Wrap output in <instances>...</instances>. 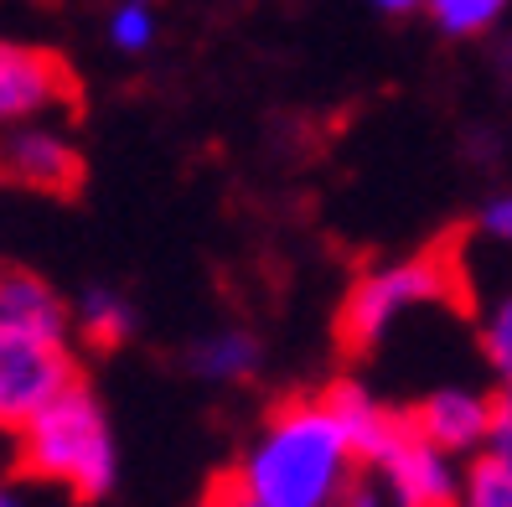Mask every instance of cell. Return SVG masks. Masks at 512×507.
<instances>
[{"label": "cell", "mask_w": 512, "mask_h": 507, "mask_svg": "<svg viewBox=\"0 0 512 507\" xmlns=\"http://www.w3.org/2000/svg\"><path fill=\"white\" fill-rule=\"evenodd\" d=\"M476 228L487 233L492 244L512 249V187H507V192H497V197H487V207L476 213Z\"/></svg>", "instance_id": "e0dca14e"}, {"label": "cell", "mask_w": 512, "mask_h": 507, "mask_svg": "<svg viewBox=\"0 0 512 507\" xmlns=\"http://www.w3.org/2000/svg\"><path fill=\"white\" fill-rule=\"evenodd\" d=\"M476 342H481V357L487 368L497 373L502 389H512V285L497 290L487 311H481V326H476Z\"/></svg>", "instance_id": "9a60e30c"}, {"label": "cell", "mask_w": 512, "mask_h": 507, "mask_svg": "<svg viewBox=\"0 0 512 507\" xmlns=\"http://www.w3.org/2000/svg\"><path fill=\"white\" fill-rule=\"evenodd\" d=\"M104 37L114 52H125V57H140L156 47L161 37V11H156V0H114L109 16H104Z\"/></svg>", "instance_id": "5bb4252c"}, {"label": "cell", "mask_w": 512, "mask_h": 507, "mask_svg": "<svg viewBox=\"0 0 512 507\" xmlns=\"http://www.w3.org/2000/svg\"><path fill=\"white\" fill-rule=\"evenodd\" d=\"M21 445V466L47 487H63L73 497H109V487L119 482V445H114V425L104 404L73 383V389L47 404L32 425L16 435Z\"/></svg>", "instance_id": "7a4b0ae2"}, {"label": "cell", "mask_w": 512, "mask_h": 507, "mask_svg": "<svg viewBox=\"0 0 512 507\" xmlns=\"http://www.w3.org/2000/svg\"><path fill=\"white\" fill-rule=\"evenodd\" d=\"M363 476V456L347 440L331 399L321 394L290 399L269 414L244 445L228 482L269 507H342Z\"/></svg>", "instance_id": "6da1fadb"}, {"label": "cell", "mask_w": 512, "mask_h": 507, "mask_svg": "<svg viewBox=\"0 0 512 507\" xmlns=\"http://www.w3.org/2000/svg\"><path fill=\"white\" fill-rule=\"evenodd\" d=\"M0 316L16 326H32V332L73 337V306L32 270H6V280H0Z\"/></svg>", "instance_id": "8fae6325"}, {"label": "cell", "mask_w": 512, "mask_h": 507, "mask_svg": "<svg viewBox=\"0 0 512 507\" xmlns=\"http://www.w3.org/2000/svg\"><path fill=\"white\" fill-rule=\"evenodd\" d=\"M492 420H497V394H481L471 383H440L414 404L409 430L425 435L456 461H476L492 445Z\"/></svg>", "instance_id": "5b68a950"}, {"label": "cell", "mask_w": 512, "mask_h": 507, "mask_svg": "<svg viewBox=\"0 0 512 507\" xmlns=\"http://www.w3.org/2000/svg\"><path fill=\"white\" fill-rule=\"evenodd\" d=\"M78 145L57 119H26L16 130H0V176L26 192H68L78 182Z\"/></svg>", "instance_id": "ba28073f"}, {"label": "cell", "mask_w": 512, "mask_h": 507, "mask_svg": "<svg viewBox=\"0 0 512 507\" xmlns=\"http://www.w3.org/2000/svg\"><path fill=\"white\" fill-rule=\"evenodd\" d=\"M187 368L192 378L213 383V389H238V383H254L264 368V342L249 326H213L187 347Z\"/></svg>", "instance_id": "30bf717a"}, {"label": "cell", "mask_w": 512, "mask_h": 507, "mask_svg": "<svg viewBox=\"0 0 512 507\" xmlns=\"http://www.w3.org/2000/svg\"><path fill=\"white\" fill-rule=\"evenodd\" d=\"M512 11V0H430L425 16L440 37L450 42H481V37H492L497 26L507 21Z\"/></svg>", "instance_id": "4fadbf2b"}, {"label": "cell", "mask_w": 512, "mask_h": 507, "mask_svg": "<svg viewBox=\"0 0 512 507\" xmlns=\"http://www.w3.org/2000/svg\"><path fill=\"white\" fill-rule=\"evenodd\" d=\"M373 11H383V16H414V11H425L430 0H368Z\"/></svg>", "instance_id": "ffe728a7"}, {"label": "cell", "mask_w": 512, "mask_h": 507, "mask_svg": "<svg viewBox=\"0 0 512 507\" xmlns=\"http://www.w3.org/2000/svg\"><path fill=\"white\" fill-rule=\"evenodd\" d=\"M68 68L47 47L0 37V130H16L26 119H52L68 104Z\"/></svg>", "instance_id": "52a82bcc"}, {"label": "cell", "mask_w": 512, "mask_h": 507, "mask_svg": "<svg viewBox=\"0 0 512 507\" xmlns=\"http://www.w3.org/2000/svg\"><path fill=\"white\" fill-rule=\"evenodd\" d=\"M450 295H456V275H450V264L440 254L378 259L347 285L337 332L352 352H378L394 332H404V321L445 306Z\"/></svg>", "instance_id": "3957f363"}, {"label": "cell", "mask_w": 512, "mask_h": 507, "mask_svg": "<svg viewBox=\"0 0 512 507\" xmlns=\"http://www.w3.org/2000/svg\"><path fill=\"white\" fill-rule=\"evenodd\" d=\"M456 507H512V466L497 461V456H476V461H466Z\"/></svg>", "instance_id": "2e32d148"}, {"label": "cell", "mask_w": 512, "mask_h": 507, "mask_svg": "<svg viewBox=\"0 0 512 507\" xmlns=\"http://www.w3.org/2000/svg\"><path fill=\"white\" fill-rule=\"evenodd\" d=\"M497 73L512 83V42H502V52H497Z\"/></svg>", "instance_id": "7402d4cb"}, {"label": "cell", "mask_w": 512, "mask_h": 507, "mask_svg": "<svg viewBox=\"0 0 512 507\" xmlns=\"http://www.w3.org/2000/svg\"><path fill=\"white\" fill-rule=\"evenodd\" d=\"M207 507H269V502H259V497H249L244 487H233V482H223L218 492H213V502Z\"/></svg>", "instance_id": "d6986e66"}, {"label": "cell", "mask_w": 512, "mask_h": 507, "mask_svg": "<svg viewBox=\"0 0 512 507\" xmlns=\"http://www.w3.org/2000/svg\"><path fill=\"white\" fill-rule=\"evenodd\" d=\"M0 507H26V497H21L11 482H0Z\"/></svg>", "instance_id": "44dd1931"}, {"label": "cell", "mask_w": 512, "mask_h": 507, "mask_svg": "<svg viewBox=\"0 0 512 507\" xmlns=\"http://www.w3.org/2000/svg\"><path fill=\"white\" fill-rule=\"evenodd\" d=\"M487 456H497V461L512 466V389L497 394V420H492V445H487Z\"/></svg>", "instance_id": "ac0fdd59"}, {"label": "cell", "mask_w": 512, "mask_h": 507, "mask_svg": "<svg viewBox=\"0 0 512 507\" xmlns=\"http://www.w3.org/2000/svg\"><path fill=\"white\" fill-rule=\"evenodd\" d=\"M73 326H78L83 342L119 347V342L135 337V306H130V295L114 290V285H88L73 301Z\"/></svg>", "instance_id": "7c38bea8"}, {"label": "cell", "mask_w": 512, "mask_h": 507, "mask_svg": "<svg viewBox=\"0 0 512 507\" xmlns=\"http://www.w3.org/2000/svg\"><path fill=\"white\" fill-rule=\"evenodd\" d=\"M0 280H6V270H0Z\"/></svg>", "instance_id": "603a6c76"}, {"label": "cell", "mask_w": 512, "mask_h": 507, "mask_svg": "<svg viewBox=\"0 0 512 507\" xmlns=\"http://www.w3.org/2000/svg\"><path fill=\"white\" fill-rule=\"evenodd\" d=\"M373 476L388 492V507H456L466 461L445 456L440 445H430L425 435L404 430L394 440V451L373 466Z\"/></svg>", "instance_id": "8992f818"}, {"label": "cell", "mask_w": 512, "mask_h": 507, "mask_svg": "<svg viewBox=\"0 0 512 507\" xmlns=\"http://www.w3.org/2000/svg\"><path fill=\"white\" fill-rule=\"evenodd\" d=\"M326 399H331V409H337V420H342V430H347V440L357 445V456H363V466L373 471L388 451H394V440L409 430V420L399 409H388L368 383H357V378H337L326 389Z\"/></svg>", "instance_id": "9c48e42d"}, {"label": "cell", "mask_w": 512, "mask_h": 507, "mask_svg": "<svg viewBox=\"0 0 512 507\" xmlns=\"http://www.w3.org/2000/svg\"><path fill=\"white\" fill-rule=\"evenodd\" d=\"M73 383H78L73 337L32 332V326H16L0 316V430L21 435Z\"/></svg>", "instance_id": "277c9868"}]
</instances>
